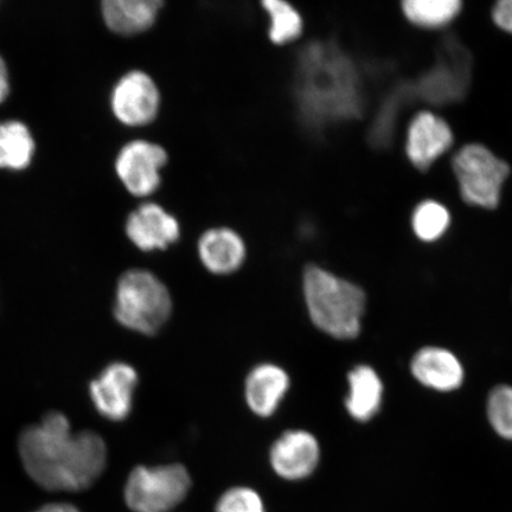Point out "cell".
<instances>
[{"mask_svg":"<svg viewBox=\"0 0 512 512\" xmlns=\"http://www.w3.org/2000/svg\"><path fill=\"white\" fill-rule=\"evenodd\" d=\"M292 91L300 123L313 133L356 120L366 107L360 66L332 40L313 41L299 51Z\"/></svg>","mask_w":512,"mask_h":512,"instance_id":"cell-1","label":"cell"},{"mask_svg":"<svg viewBox=\"0 0 512 512\" xmlns=\"http://www.w3.org/2000/svg\"><path fill=\"white\" fill-rule=\"evenodd\" d=\"M19 454L34 482L51 491H81L104 472L107 447L93 431L72 432L66 415L51 412L19 437Z\"/></svg>","mask_w":512,"mask_h":512,"instance_id":"cell-2","label":"cell"},{"mask_svg":"<svg viewBox=\"0 0 512 512\" xmlns=\"http://www.w3.org/2000/svg\"><path fill=\"white\" fill-rule=\"evenodd\" d=\"M303 288L307 311L320 331L337 339L360 335L367 302L361 287L310 265L304 271Z\"/></svg>","mask_w":512,"mask_h":512,"instance_id":"cell-3","label":"cell"},{"mask_svg":"<svg viewBox=\"0 0 512 512\" xmlns=\"http://www.w3.org/2000/svg\"><path fill=\"white\" fill-rule=\"evenodd\" d=\"M171 312V294L156 274L134 268L121 275L115 292L114 316L125 328L156 335Z\"/></svg>","mask_w":512,"mask_h":512,"instance_id":"cell-4","label":"cell"},{"mask_svg":"<svg viewBox=\"0 0 512 512\" xmlns=\"http://www.w3.org/2000/svg\"><path fill=\"white\" fill-rule=\"evenodd\" d=\"M460 195L470 206L496 209L510 175V166L488 147L472 143L459 149L452 159Z\"/></svg>","mask_w":512,"mask_h":512,"instance_id":"cell-5","label":"cell"},{"mask_svg":"<svg viewBox=\"0 0 512 512\" xmlns=\"http://www.w3.org/2000/svg\"><path fill=\"white\" fill-rule=\"evenodd\" d=\"M472 62L456 38H447L438 50L433 66L413 82L415 100L428 105L447 106L464 99L470 87Z\"/></svg>","mask_w":512,"mask_h":512,"instance_id":"cell-6","label":"cell"},{"mask_svg":"<svg viewBox=\"0 0 512 512\" xmlns=\"http://www.w3.org/2000/svg\"><path fill=\"white\" fill-rule=\"evenodd\" d=\"M191 479L181 464L138 466L125 488V501L134 512H168L187 497Z\"/></svg>","mask_w":512,"mask_h":512,"instance_id":"cell-7","label":"cell"},{"mask_svg":"<svg viewBox=\"0 0 512 512\" xmlns=\"http://www.w3.org/2000/svg\"><path fill=\"white\" fill-rule=\"evenodd\" d=\"M169 162L162 145L149 140H132L115 159V172L125 189L136 197H149L162 185V171Z\"/></svg>","mask_w":512,"mask_h":512,"instance_id":"cell-8","label":"cell"},{"mask_svg":"<svg viewBox=\"0 0 512 512\" xmlns=\"http://www.w3.org/2000/svg\"><path fill=\"white\" fill-rule=\"evenodd\" d=\"M162 106V94L151 76L143 70H131L115 83L111 108L119 123L142 127L153 123Z\"/></svg>","mask_w":512,"mask_h":512,"instance_id":"cell-9","label":"cell"},{"mask_svg":"<svg viewBox=\"0 0 512 512\" xmlns=\"http://www.w3.org/2000/svg\"><path fill=\"white\" fill-rule=\"evenodd\" d=\"M453 131L447 121L432 111L416 113L406 133V155L415 169L427 171L450 151Z\"/></svg>","mask_w":512,"mask_h":512,"instance_id":"cell-10","label":"cell"},{"mask_svg":"<svg viewBox=\"0 0 512 512\" xmlns=\"http://www.w3.org/2000/svg\"><path fill=\"white\" fill-rule=\"evenodd\" d=\"M137 383V371L130 364H110L89 386L96 411L108 420H125L132 411Z\"/></svg>","mask_w":512,"mask_h":512,"instance_id":"cell-11","label":"cell"},{"mask_svg":"<svg viewBox=\"0 0 512 512\" xmlns=\"http://www.w3.org/2000/svg\"><path fill=\"white\" fill-rule=\"evenodd\" d=\"M127 238L142 252L164 251L181 239V223L157 203L133 210L125 224Z\"/></svg>","mask_w":512,"mask_h":512,"instance_id":"cell-12","label":"cell"},{"mask_svg":"<svg viewBox=\"0 0 512 512\" xmlns=\"http://www.w3.org/2000/svg\"><path fill=\"white\" fill-rule=\"evenodd\" d=\"M320 447L315 435L303 430L287 431L273 444L270 453L275 473L287 480L309 477L316 470Z\"/></svg>","mask_w":512,"mask_h":512,"instance_id":"cell-13","label":"cell"},{"mask_svg":"<svg viewBox=\"0 0 512 512\" xmlns=\"http://www.w3.org/2000/svg\"><path fill=\"white\" fill-rule=\"evenodd\" d=\"M198 256L210 273L228 275L240 270L247 258V246L242 236L229 227L206 230L198 239Z\"/></svg>","mask_w":512,"mask_h":512,"instance_id":"cell-14","label":"cell"},{"mask_svg":"<svg viewBox=\"0 0 512 512\" xmlns=\"http://www.w3.org/2000/svg\"><path fill=\"white\" fill-rule=\"evenodd\" d=\"M290 389V377L283 368L272 363L255 367L246 379V401L251 411L268 418L277 411Z\"/></svg>","mask_w":512,"mask_h":512,"instance_id":"cell-15","label":"cell"},{"mask_svg":"<svg viewBox=\"0 0 512 512\" xmlns=\"http://www.w3.org/2000/svg\"><path fill=\"white\" fill-rule=\"evenodd\" d=\"M416 380L428 388L450 392L462 386L464 369L452 352L440 348L421 349L412 361Z\"/></svg>","mask_w":512,"mask_h":512,"instance_id":"cell-16","label":"cell"},{"mask_svg":"<svg viewBox=\"0 0 512 512\" xmlns=\"http://www.w3.org/2000/svg\"><path fill=\"white\" fill-rule=\"evenodd\" d=\"M162 8L159 0H105L101 14L107 28L115 34L132 36L151 29Z\"/></svg>","mask_w":512,"mask_h":512,"instance_id":"cell-17","label":"cell"},{"mask_svg":"<svg viewBox=\"0 0 512 512\" xmlns=\"http://www.w3.org/2000/svg\"><path fill=\"white\" fill-rule=\"evenodd\" d=\"M414 100L412 81L401 80L389 89L371 121L369 128L371 146L383 150L392 145L400 114L403 108Z\"/></svg>","mask_w":512,"mask_h":512,"instance_id":"cell-18","label":"cell"},{"mask_svg":"<svg viewBox=\"0 0 512 512\" xmlns=\"http://www.w3.org/2000/svg\"><path fill=\"white\" fill-rule=\"evenodd\" d=\"M349 394L345 407L351 418L366 422L379 413L383 386L380 376L369 366H358L348 376Z\"/></svg>","mask_w":512,"mask_h":512,"instance_id":"cell-19","label":"cell"},{"mask_svg":"<svg viewBox=\"0 0 512 512\" xmlns=\"http://www.w3.org/2000/svg\"><path fill=\"white\" fill-rule=\"evenodd\" d=\"M35 151V139L27 125L17 120L0 123V169H28Z\"/></svg>","mask_w":512,"mask_h":512,"instance_id":"cell-20","label":"cell"},{"mask_svg":"<svg viewBox=\"0 0 512 512\" xmlns=\"http://www.w3.org/2000/svg\"><path fill=\"white\" fill-rule=\"evenodd\" d=\"M402 14L415 27L438 30L450 25L463 9L459 0H406Z\"/></svg>","mask_w":512,"mask_h":512,"instance_id":"cell-21","label":"cell"},{"mask_svg":"<svg viewBox=\"0 0 512 512\" xmlns=\"http://www.w3.org/2000/svg\"><path fill=\"white\" fill-rule=\"evenodd\" d=\"M261 5L268 17V38L275 46H287L302 37L304 18L292 4L265 0Z\"/></svg>","mask_w":512,"mask_h":512,"instance_id":"cell-22","label":"cell"},{"mask_svg":"<svg viewBox=\"0 0 512 512\" xmlns=\"http://www.w3.org/2000/svg\"><path fill=\"white\" fill-rule=\"evenodd\" d=\"M450 224V211L438 201H422L413 211V232L421 241H438L446 234Z\"/></svg>","mask_w":512,"mask_h":512,"instance_id":"cell-23","label":"cell"},{"mask_svg":"<svg viewBox=\"0 0 512 512\" xmlns=\"http://www.w3.org/2000/svg\"><path fill=\"white\" fill-rule=\"evenodd\" d=\"M489 421L499 437L512 440V387L498 386L488 401Z\"/></svg>","mask_w":512,"mask_h":512,"instance_id":"cell-24","label":"cell"},{"mask_svg":"<svg viewBox=\"0 0 512 512\" xmlns=\"http://www.w3.org/2000/svg\"><path fill=\"white\" fill-rule=\"evenodd\" d=\"M216 512H266L258 492L239 486L230 489L217 503Z\"/></svg>","mask_w":512,"mask_h":512,"instance_id":"cell-25","label":"cell"},{"mask_svg":"<svg viewBox=\"0 0 512 512\" xmlns=\"http://www.w3.org/2000/svg\"><path fill=\"white\" fill-rule=\"evenodd\" d=\"M492 19L497 27L512 35V0H501L492 9Z\"/></svg>","mask_w":512,"mask_h":512,"instance_id":"cell-26","label":"cell"},{"mask_svg":"<svg viewBox=\"0 0 512 512\" xmlns=\"http://www.w3.org/2000/svg\"><path fill=\"white\" fill-rule=\"evenodd\" d=\"M10 95V79L8 66L2 56H0V104L9 98Z\"/></svg>","mask_w":512,"mask_h":512,"instance_id":"cell-27","label":"cell"},{"mask_svg":"<svg viewBox=\"0 0 512 512\" xmlns=\"http://www.w3.org/2000/svg\"><path fill=\"white\" fill-rule=\"evenodd\" d=\"M36 512H80L78 509L73 507V505L66 503H54L46 505L42 509Z\"/></svg>","mask_w":512,"mask_h":512,"instance_id":"cell-28","label":"cell"}]
</instances>
